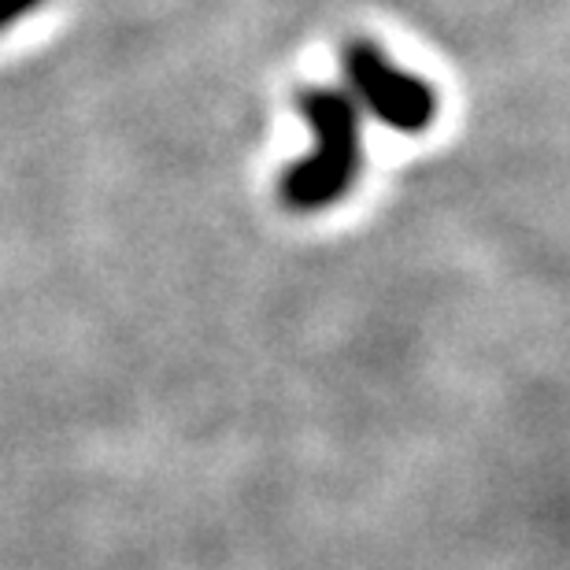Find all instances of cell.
<instances>
[{
	"mask_svg": "<svg viewBox=\"0 0 570 570\" xmlns=\"http://www.w3.org/2000/svg\"><path fill=\"white\" fill-rule=\"evenodd\" d=\"M296 108L315 134V153L285 170L278 193L293 212H323L345 197L360 175V105L345 89L315 86L296 97Z\"/></svg>",
	"mask_w": 570,
	"mask_h": 570,
	"instance_id": "obj_1",
	"label": "cell"
},
{
	"mask_svg": "<svg viewBox=\"0 0 570 570\" xmlns=\"http://www.w3.org/2000/svg\"><path fill=\"white\" fill-rule=\"evenodd\" d=\"M345 78L352 100L363 105L374 119L401 134H423L438 116V94L423 78L396 67L379 45L356 38L345 45Z\"/></svg>",
	"mask_w": 570,
	"mask_h": 570,
	"instance_id": "obj_2",
	"label": "cell"
},
{
	"mask_svg": "<svg viewBox=\"0 0 570 570\" xmlns=\"http://www.w3.org/2000/svg\"><path fill=\"white\" fill-rule=\"evenodd\" d=\"M41 4L45 0H0V30H8L11 22H19L22 16H30V11Z\"/></svg>",
	"mask_w": 570,
	"mask_h": 570,
	"instance_id": "obj_3",
	"label": "cell"
}]
</instances>
